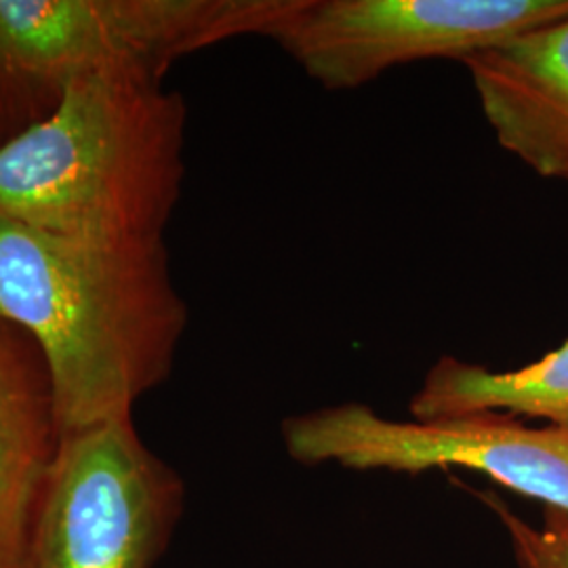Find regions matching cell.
<instances>
[{
	"label": "cell",
	"instance_id": "277c9868",
	"mask_svg": "<svg viewBox=\"0 0 568 568\" xmlns=\"http://www.w3.org/2000/svg\"><path fill=\"white\" fill-rule=\"evenodd\" d=\"M185 504L133 417L61 434L13 568H152Z\"/></svg>",
	"mask_w": 568,
	"mask_h": 568
},
{
	"label": "cell",
	"instance_id": "52a82bcc",
	"mask_svg": "<svg viewBox=\"0 0 568 568\" xmlns=\"http://www.w3.org/2000/svg\"><path fill=\"white\" fill-rule=\"evenodd\" d=\"M497 142L568 182V16L464 61Z\"/></svg>",
	"mask_w": 568,
	"mask_h": 568
},
{
	"label": "cell",
	"instance_id": "30bf717a",
	"mask_svg": "<svg viewBox=\"0 0 568 568\" xmlns=\"http://www.w3.org/2000/svg\"><path fill=\"white\" fill-rule=\"evenodd\" d=\"M488 506L497 511L499 520L504 523V527L508 528L509 539L520 568H554L537 528L528 527L527 523H523L516 514H511L506 506L497 501H488Z\"/></svg>",
	"mask_w": 568,
	"mask_h": 568
},
{
	"label": "cell",
	"instance_id": "9c48e42d",
	"mask_svg": "<svg viewBox=\"0 0 568 568\" xmlns=\"http://www.w3.org/2000/svg\"><path fill=\"white\" fill-rule=\"evenodd\" d=\"M408 410L415 422L499 413L568 429V342L518 371H490L443 356L427 371Z\"/></svg>",
	"mask_w": 568,
	"mask_h": 568
},
{
	"label": "cell",
	"instance_id": "3957f363",
	"mask_svg": "<svg viewBox=\"0 0 568 568\" xmlns=\"http://www.w3.org/2000/svg\"><path fill=\"white\" fill-rule=\"evenodd\" d=\"M274 0H0V143L47 119L72 82L163 81L173 61L262 32Z\"/></svg>",
	"mask_w": 568,
	"mask_h": 568
},
{
	"label": "cell",
	"instance_id": "7c38bea8",
	"mask_svg": "<svg viewBox=\"0 0 568 568\" xmlns=\"http://www.w3.org/2000/svg\"><path fill=\"white\" fill-rule=\"evenodd\" d=\"M23 345L26 344H21L20 339L0 321V356H7V354H11V352H18Z\"/></svg>",
	"mask_w": 568,
	"mask_h": 568
},
{
	"label": "cell",
	"instance_id": "8fae6325",
	"mask_svg": "<svg viewBox=\"0 0 568 568\" xmlns=\"http://www.w3.org/2000/svg\"><path fill=\"white\" fill-rule=\"evenodd\" d=\"M554 568H568V514L546 508V525L539 530Z\"/></svg>",
	"mask_w": 568,
	"mask_h": 568
},
{
	"label": "cell",
	"instance_id": "6da1fadb",
	"mask_svg": "<svg viewBox=\"0 0 568 568\" xmlns=\"http://www.w3.org/2000/svg\"><path fill=\"white\" fill-rule=\"evenodd\" d=\"M163 239L98 241L0 220V321L41 356L61 434L133 417L187 328Z\"/></svg>",
	"mask_w": 568,
	"mask_h": 568
},
{
	"label": "cell",
	"instance_id": "7a4b0ae2",
	"mask_svg": "<svg viewBox=\"0 0 568 568\" xmlns=\"http://www.w3.org/2000/svg\"><path fill=\"white\" fill-rule=\"evenodd\" d=\"M187 108L145 74L72 82L55 110L0 143V220L98 239H163L185 178Z\"/></svg>",
	"mask_w": 568,
	"mask_h": 568
},
{
	"label": "cell",
	"instance_id": "8992f818",
	"mask_svg": "<svg viewBox=\"0 0 568 568\" xmlns=\"http://www.w3.org/2000/svg\"><path fill=\"white\" fill-rule=\"evenodd\" d=\"M281 436L288 457L302 466L403 474L464 467L568 514L562 427H528L499 413L396 422L363 403H344L286 417Z\"/></svg>",
	"mask_w": 568,
	"mask_h": 568
},
{
	"label": "cell",
	"instance_id": "ba28073f",
	"mask_svg": "<svg viewBox=\"0 0 568 568\" xmlns=\"http://www.w3.org/2000/svg\"><path fill=\"white\" fill-rule=\"evenodd\" d=\"M58 445L53 396L39 352L23 345L0 356V568L16 567Z\"/></svg>",
	"mask_w": 568,
	"mask_h": 568
},
{
	"label": "cell",
	"instance_id": "5b68a950",
	"mask_svg": "<svg viewBox=\"0 0 568 568\" xmlns=\"http://www.w3.org/2000/svg\"><path fill=\"white\" fill-rule=\"evenodd\" d=\"M568 16V0H274L272 39L326 91H349L387 70L466 61Z\"/></svg>",
	"mask_w": 568,
	"mask_h": 568
}]
</instances>
